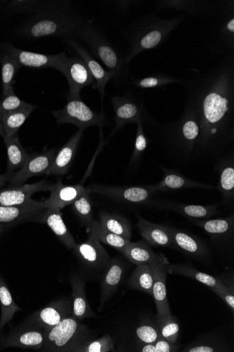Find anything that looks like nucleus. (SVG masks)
<instances>
[{"mask_svg":"<svg viewBox=\"0 0 234 352\" xmlns=\"http://www.w3.org/2000/svg\"><path fill=\"white\" fill-rule=\"evenodd\" d=\"M183 85L199 127L191 160L218 162L234 142V54L211 70L196 72Z\"/></svg>","mask_w":234,"mask_h":352,"instance_id":"nucleus-1","label":"nucleus"},{"mask_svg":"<svg viewBox=\"0 0 234 352\" xmlns=\"http://www.w3.org/2000/svg\"><path fill=\"white\" fill-rule=\"evenodd\" d=\"M85 21L72 10L69 2H42L20 30L22 36L36 40L60 37L71 40L78 36Z\"/></svg>","mask_w":234,"mask_h":352,"instance_id":"nucleus-2","label":"nucleus"},{"mask_svg":"<svg viewBox=\"0 0 234 352\" xmlns=\"http://www.w3.org/2000/svg\"><path fill=\"white\" fill-rule=\"evenodd\" d=\"M183 15L162 19L148 14L137 19L128 30L126 37L129 48L126 61H130L141 53L153 50L169 39L174 30L184 21Z\"/></svg>","mask_w":234,"mask_h":352,"instance_id":"nucleus-3","label":"nucleus"},{"mask_svg":"<svg viewBox=\"0 0 234 352\" xmlns=\"http://www.w3.org/2000/svg\"><path fill=\"white\" fill-rule=\"evenodd\" d=\"M158 143L172 156L186 162L191 160L198 138L199 127L194 109L186 104L176 120L159 126Z\"/></svg>","mask_w":234,"mask_h":352,"instance_id":"nucleus-4","label":"nucleus"},{"mask_svg":"<svg viewBox=\"0 0 234 352\" xmlns=\"http://www.w3.org/2000/svg\"><path fill=\"white\" fill-rule=\"evenodd\" d=\"M78 37L87 45L94 57L105 64L116 82L127 80L130 64L115 49L102 31L89 21L84 22Z\"/></svg>","mask_w":234,"mask_h":352,"instance_id":"nucleus-5","label":"nucleus"},{"mask_svg":"<svg viewBox=\"0 0 234 352\" xmlns=\"http://www.w3.org/2000/svg\"><path fill=\"white\" fill-rule=\"evenodd\" d=\"M80 322L71 316L52 329L45 331L41 351L80 352V349L94 337L91 331Z\"/></svg>","mask_w":234,"mask_h":352,"instance_id":"nucleus-6","label":"nucleus"},{"mask_svg":"<svg viewBox=\"0 0 234 352\" xmlns=\"http://www.w3.org/2000/svg\"><path fill=\"white\" fill-rule=\"evenodd\" d=\"M79 261L84 279L99 280L110 265L111 258L102 243L91 236L73 249Z\"/></svg>","mask_w":234,"mask_h":352,"instance_id":"nucleus-7","label":"nucleus"},{"mask_svg":"<svg viewBox=\"0 0 234 352\" xmlns=\"http://www.w3.org/2000/svg\"><path fill=\"white\" fill-rule=\"evenodd\" d=\"M68 100L62 109L52 111L58 124H73L79 131H84L89 126L102 127L107 124L108 119L104 112L93 111L81 99Z\"/></svg>","mask_w":234,"mask_h":352,"instance_id":"nucleus-8","label":"nucleus"},{"mask_svg":"<svg viewBox=\"0 0 234 352\" xmlns=\"http://www.w3.org/2000/svg\"><path fill=\"white\" fill-rule=\"evenodd\" d=\"M90 194L108 197L115 201L133 206L152 204L155 192L151 185L146 186H115L100 184L86 188Z\"/></svg>","mask_w":234,"mask_h":352,"instance_id":"nucleus-9","label":"nucleus"},{"mask_svg":"<svg viewBox=\"0 0 234 352\" xmlns=\"http://www.w3.org/2000/svg\"><path fill=\"white\" fill-rule=\"evenodd\" d=\"M68 80L69 84V99H81V91L95 81L86 64L82 58L69 57L66 55L57 68Z\"/></svg>","mask_w":234,"mask_h":352,"instance_id":"nucleus-10","label":"nucleus"},{"mask_svg":"<svg viewBox=\"0 0 234 352\" xmlns=\"http://www.w3.org/2000/svg\"><path fill=\"white\" fill-rule=\"evenodd\" d=\"M195 226L204 230L210 236L213 245L224 253L233 251L234 247V216L225 218L195 220Z\"/></svg>","mask_w":234,"mask_h":352,"instance_id":"nucleus-11","label":"nucleus"},{"mask_svg":"<svg viewBox=\"0 0 234 352\" xmlns=\"http://www.w3.org/2000/svg\"><path fill=\"white\" fill-rule=\"evenodd\" d=\"M73 300L70 298L54 301L27 318L24 322L45 331L58 325L65 318L72 316Z\"/></svg>","mask_w":234,"mask_h":352,"instance_id":"nucleus-12","label":"nucleus"},{"mask_svg":"<svg viewBox=\"0 0 234 352\" xmlns=\"http://www.w3.org/2000/svg\"><path fill=\"white\" fill-rule=\"evenodd\" d=\"M173 243V249L178 250L192 259L202 263H208L211 254L208 245L194 235L179 229L166 226Z\"/></svg>","mask_w":234,"mask_h":352,"instance_id":"nucleus-13","label":"nucleus"},{"mask_svg":"<svg viewBox=\"0 0 234 352\" xmlns=\"http://www.w3.org/2000/svg\"><path fill=\"white\" fill-rule=\"evenodd\" d=\"M111 104L116 124L112 135L121 131L127 124H137L142 121L143 104L139 103L132 94L128 93L124 96H116L112 98Z\"/></svg>","mask_w":234,"mask_h":352,"instance_id":"nucleus-14","label":"nucleus"},{"mask_svg":"<svg viewBox=\"0 0 234 352\" xmlns=\"http://www.w3.org/2000/svg\"><path fill=\"white\" fill-rule=\"evenodd\" d=\"M57 151V149L53 148L41 153L30 154L24 166L14 173L9 182L10 186H19L32 177L46 175L54 161Z\"/></svg>","mask_w":234,"mask_h":352,"instance_id":"nucleus-15","label":"nucleus"},{"mask_svg":"<svg viewBox=\"0 0 234 352\" xmlns=\"http://www.w3.org/2000/svg\"><path fill=\"white\" fill-rule=\"evenodd\" d=\"M47 208L43 201L16 206H0V223L13 226L24 222H38Z\"/></svg>","mask_w":234,"mask_h":352,"instance_id":"nucleus-16","label":"nucleus"},{"mask_svg":"<svg viewBox=\"0 0 234 352\" xmlns=\"http://www.w3.org/2000/svg\"><path fill=\"white\" fill-rule=\"evenodd\" d=\"M55 184L43 180L31 184L10 186L0 189V206H16L25 205L34 201L31 197L39 191L51 190Z\"/></svg>","mask_w":234,"mask_h":352,"instance_id":"nucleus-17","label":"nucleus"},{"mask_svg":"<svg viewBox=\"0 0 234 352\" xmlns=\"http://www.w3.org/2000/svg\"><path fill=\"white\" fill-rule=\"evenodd\" d=\"M45 336V329L23 322L6 337L5 346V348L41 350Z\"/></svg>","mask_w":234,"mask_h":352,"instance_id":"nucleus-18","label":"nucleus"},{"mask_svg":"<svg viewBox=\"0 0 234 352\" xmlns=\"http://www.w3.org/2000/svg\"><path fill=\"white\" fill-rule=\"evenodd\" d=\"M126 274V266L118 258H111L110 265L100 278V304L99 311H102L113 298L124 281Z\"/></svg>","mask_w":234,"mask_h":352,"instance_id":"nucleus-19","label":"nucleus"},{"mask_svg":"<svg viewBox=\"0 0 234 352\" xmlns=\"http://www.w3.org/2000/svg\"><path fill=\"white\" fill-rule=\"evenodd\" d=\"M68 42L69 46L80 56V58H82L86 64L88 69L94 78L95 82L93 89H95L98 91L103 105L106 94V87L107 84L113 79L112 74L100 65L91 54L75 39H71L68 41Z\"/></svg>","mask_w":234,"mask_h":352,"instance_id":"nucleus-20","label":"nucleus"},{"mask_svg":"<svg viewBox=\"0 0 234 352\" xmlns=\"http://www.w3.org/2000/svg\"><path fill=\"white\" fill-rule=\"evenodd\" d=\"M4 49L5 52L17 60L21 67L53 68L57 69L59 63L66 55L64 52L56 55L31 52L17 49L12 45H5Z\"/></svg>","mask_w":234,"mask_h":352,"instance_id":"nucleus-21","label":"nucleus"},{"mask_svg":"<svg viewBox=\"0 0 234 352\" xmlns=\"http://www.w3.org/2000/svg\"><path fill=\"white\" fill-rule=\"evenodd\" d=\"M169 265L168 261L163 257L161 260L151 264L154 272V283L152 289V298L154 300L158 316H169L172 314L167 297L166 276L167 265Z\"/></svg>","mask_w":234,"mask_h":352,"instance_id":"nucleus-22","label":"nucleus"},{"mask_svg":"<svg viewBox=\"0 0 234 352\" xmlns=\"http://www.w3.org/2000/svg\"><path fill=\"white\" fill-rule=\"evenodd\" d=\"M83 137L84 131H79L57 151L54 161L46 175L63 176L68 173Z\"/></svg>","mask_w":234,"mask_h":352,"instance_id":"nucleus-23","label":"nucleus"},{"mask_svg":"<svg viewBox=\"0 0 234 352\" xmlns=\"http://www.w3.org/2000/svg\"><path fill=\"white\" fill-rule=\"evenodd\" d=\"M86 187L82 184L64 185L60 181L55 184L51 189L49 198L43 201L45 207L61 210L71 206L86 191Z\"/></svg>","mask_w":234,"mask_h":352,"instance_id":"nucleus-24","label":"nucleus"},{"mask_svg":"<svg viewBox=\"0 0 234 352\" xmlns=\"http://www.w3.org/2000/svg\"><path fill=\"white\" fill-rule=\"evenodd\" d=\"M218 3L208 1H190V0H163L156 3V9L163 10L174 9L185 12L192 16L211 17L218 10Z\"/></svg>","mask_w":234,"mask_h":352,"instance_id":"nucleus-25","label":"nucleus"},{"mask_svg":"<svg viewBox=\"0 0 234 352\" xmlns=\"http://www.w3.org/2000/svg\"><path fill=\"white\" fill-rule=\"evenodd\" d=\"M219 171L218 190L225 205H233L234 203V155L233 150L223 155L217 162Z\"/></svg>","mask_w":234,"mask_h":352,"instance_id":"nucleus-26","label":"nucleus"},{"mask_svg":"<svg viewBox=\"0 0 234 352\" xmlns=\"http://www.w3.org/2000/svg\"><path fill=\"white\" fill-rule=\"evenodd\" d=\"M151 204L160 210L177 212L192 221L209 219L218 212V205H187L171 201H152Z\"/></svg>","mask_w":234,"mask_h":352,"instance_id":"nucleus-27","label":"nucleus"},{"mask_svg":"<svg viewBox=\"0 0 234 352\" xmlns=\"http://www.w3.org/2000/svg\"><path fill=\"white\" fill-rule=\"evenodd\" d=\"M160 168L163 172V179L159 183L151 185L155 193L158 191H171L191 188L200 189L214 188L211 185L189 179L176 170L161 166Z\"/></svg>","mask_w":234,"mask_h":352,"instance_id":"nucleus-28","label":"nucleus"},{"mask_svg":"<svg viewBox=\"0 0 234 352\" xmlns=\"http://www.w3.org/2000/svg\"><path fill=\"white\" fill-rule=\"evenodd\" d=\"M137 228L143 240L150 246L173 249L172 237L166 226L156 225L139 215Z\"/></svg>","mask_w":234,"mask_h":352,"instance_id":"nucleus-29","label":"nucleus"},{"mask_svg":"<svg viewBox=\"0 0 234 352\" xmlns=\"http://www.w3.org/2000/svg\"><path fill=\"white\" fill-rule=\"evenodd\" d=\"M85 279L78 274L71 278L73 290V313L72 316L79 321L85 318H95L96 314L88 302L86 296Z\"/></svg>","mask_w":234,"mask_h":352,"instance_id":"nucleus-30","label":"nucleus"},{"mask_svg":"<svg viewBox=\"0 0 234 352\" xmlns=\"http://www.w3.org/2000/svg\"><path fill=\"white\" fill-rule=\"evenodd\" d=\"M40 223L47 225L67 248L73 250L77 245L74 237L65 226L60 210L47 209L42 215Z\"/></svg>","mask_w":234,"mask_h":352,"instance_id":"nucleus-31","label":"nucleus"},{"mask_svg":"<svg viewBox=\"0 0 234 352\" xmlns=\"http://www.w3.org/2000/svg\"><path fill=\"white\" fill-rule=\"evenodd\" d=\"M167 273L170 274L182 275L191 278L202 283L212 289H224L231 287L229 283L221 278L211 276L202 272H199L188 265H168L166 267Z\"/></svg>","mask_w":234,"mask_h":352,"instance_id":"nucleus-32","label":"nucleus"},{"mask_svg":"<svg viewBox=\"0 0 234 352\" xmlns=\"http://www.w3.org/2000/svg\"><path fill=\"white\" fill-rule=\"evenodd\" d=\"M127 260L137 266L151 265L164 257L155 253L144 240L132 243L121 252Z\"/></svg>","mask_w":234,"mask_h":352,"instance_id":"nucleus-33","label":"nucleus"},{"mask_svg":"<svg viewBox=\"0 0 234 352\" xmlns=\"http://www.w3.org/2000/svg\"><path fill=\"white\" fill-rule=\"evenodd\" d=\"M8 151V162L6 173H14L22 168L27 161L29 155L22 146L18 133L3 138Z\"/></svg>","mask_w":234,"mask_h":352,"instance_id":"nucleus-34","label":"nucleus"},{"mask_svg":"<svg viewBox=\"0 0 234 352\" xmlns=\"http://www.w3.org/2000/svg\"><path fill=\"white\" fill-rule=\"evenodd\" d=\"M154 272L150 265H141L132 272L128 280L130 289L145 293L152 296Z\"/></svg>","mask_w":234,"mask_h":352,"instance_id":"nucleus-35","label":"nucleus"},{"mask_svg":"<svg viewBox=\"0 0 234 352\" xmlns=\"http://www.w3.org/2000/svg\"><path fill=\"white\" fill-rule=\"evenodd\" d=\"M89 235L100 243L106 244L122 252L130 243L126 240L106 230L99 221L94 220L86 228Z\"/></svg>","mask_w":234,"mask_h":352,"instance_id":"nucleus-36","label":"nucleus"},{"mask_svg":"<svg viewBox=\"0 0 234 352\" xmlns=\"http://www.w3.org/2000/svg\"><path fill=\"white\" fill-rule=\"evenodd\" d=\"M100 223L108 231L130 241L132 227L128 219L120 214L102 212L99 214Z\"/></svg>","mask_w":234,"mask_h":352,"instance_id":"nucleus-37","label":"nucleus"},{"mask_svg":"<svg viewBox=\"0 0 234 352\" xmlns=\"http://www.w3.org/2000/svg\"><path fill=\"white\" fill-rule=\"evenodd\" d=\"M0 307H1V316H0V331L12 322L14 314L22 309L14 302L6 282L0 276Z\"/></svg>","mask_w":234,"mask_h":352,"instance_id":"nucleus-38","label":"nucleus"},{"mask_svg":"<svg viewBox=\"0 0 234 352\" xmlns=\"http://www.w3.org/2000/svg\"><path fill=\"white\" fill-rule=\"evenodd\" d=\"M36 109V106L30 104L20 110L3 114L2 116V124L4 131L3 138H10L17 134L20 127Z\"/></svg>","mask_w":234,"mask_h":352,"instance_id":"nucleus-39","label":"nucleus"},{"mask_svg":"<svg viewBox=\"0 0 234 352\" xmlns=\"http://www.w3.org/2000/svg\"><path fill=\"white\" fill-rule=\"evenodd\" d=\"M2 65V85L3 96L14 94L13 89L14 78L21 66L17 60L5 52L0 57Z\"/></svg>","mask_w":234,"mask_h":352,"instance_id":"nucleus-40","label":"nucleus"},{"mask_svg":"<svg viewBox=\"0 0 234 352\" xmlns=\"http://www.w3.org/2000/svg\"><path fill=\"white\" fill-rule=\"evenodd\" d=\"M156 322L161 338L176 343L180 332L178 318L172 314L164 316H156Z\"/></svg>","mask_w":234,"mask_h":352,"instance_id":"nucleus-41","label":"nucleus"},{"mask_svg":"<svg viewBox=\"0 0 234 352\" xmlns=\"http://www.w3.org/2000/svg\"><path fill=\"white\" fill-rule=\"evenodd\" d=\"M224 340L216 336H207L189 344L183 351L185 352H217L229 351L231 349Z\"/></svg>","mask_w":234,"mask_h":352,"instance_id":"nucleus-42","label":"nucleus"},{"mask_svg":"<svg viewBox=\"0 0 234 352\" xmlns=\"http://www.w3.org/2000/svg\"><path fill=\"white\" fill-rule=\"evenodd\" d=\"M183 82L184 80L177 79L169 75H167L163 73H158L146 78L132 79L130 80V85L132 86L141 89L163 87L171 84H183Z\"/></svg>","mask_w":234,"mask_h":352,"instance_id":"nucleus-43","label":"nucleus"},{"mask_svg":"<svg viewBox=\"0 0 234 352\" xmlns=\"http://www.w3.org/2000/svg\"><path fill=\"white\" fill-rule=\"evenodd\" d=\"M89 192L86 190L85 193L71 205L73 212L86 228L94 221L92 209L93 204Z\"/></svg>","mask_w":234,"mask_h":352,"instance_id":"nucleus-44","label":"nucleus"},{"mask_svg":"<svg viewBox=\"0 0 234 352\" xmlns=\"http://www.w3.org/2000/svg\"><path fill=\"white\" fill-rule=\"evenodd\" d=\"M219 36L229 54H234V8L231 11L229 9L223 18L219 28Z\"/></svg>","mask_w":234,"mask_h":352,"instance_id":"nucleus-45","label":"nucleus"},{"mask_svg":"<svg viewBox=\"0 0 234 352\" xmlns=\"http://www.w3.org/2000/svg\"><path fill=\"white\" fill-rule=\"evenodd\" d=\"M149 141L144 133L143 121L137 123V132L134 148L130 157V166L137 168L141 163L143 155L146 151Z\"/></svg>","mask_w":234,"mask_h":352,"instance_id":"nucleus-46","label":"nucleus"},{"mask_svg":"<svg viewBox=\"0 0 234 352\" xmlns=\"http://www.w3.org/2000/svg\"><path fill=\"white\" fill-rule=\"evenodd\" d=\"M115 341L112 336L106 334L98 339H93L85 344L80 352H109L115 350Z\"/></svg>","mask_w":234,"mask_h":352,"instance_id":"nucleus-47","label":"nucleus"},{"mask_svg":"<svg viewBox=\"0 0 234 352\" xmlns=\"http://www.w3.org/2000/svg\"><path fill=\"white\" fill-rule=\"evenodd\" d=\"M135 336L141 343L149 344L161 338L157 322H144L136 329Z\"/></svg>","mask_w":234,"mask_h":352,"instance_id":"nucleus-48","label":"nucleus"},{"mask_svg":"<svg viewBox=\"0 0 234 352\" xmlns=\"http://www.w3.org/2000/svg\"><path fill=\"white\" fill-rule=\"evenodd\" d=\"M180 350V346L164 339L159 338L149 344L141 343L136 351L141 352H176Z\"/></svg>","mask_w":234,"mask_h":352,"instance_id":"nucleus-49","label":"nucleus"},{"mask_svg":"<svg viewBox=\"0 0 234 352\" xmlns=\"http://www.w3.org/2000/svg\"><path fill=\"white\" fill-rule=\"evenodd\" d=\"M29 105L30 104L21 100L15 94L3 96V98L0 99V115L18 111Z\"/></svg>","mask_w":234,"mask_h":352,"instance_id":"nucleus-50","label":"nucleus"},{"mask_svg":"<svg viewBox=\"0 0 234 352\" xmlns=\"http://www.w3.org/2000/svg\"><path fill=\"white\" fill-rule=\"evenodd\" d=\"M231 309L232 313H234V291L233 286L226 287L224 289H212Z\"/></svg>","mask_w":234,"mask_h":352,"instance_id":"nucleus-51","label":"nucleus"},{"mask_svg":"<svg viewBox=\"0 0 234 352\" xmlns=\"http://www.w3.org/2000/svg\"><path fill=\"white\" fill-rule=\"evenodd\" d=\"M134 1H118L116 3L118 8L122 11H128L133 5H135Z\"/></svg>","mask_w":234,"mask_h":352,"instance_id":"nucleus-52","label":"nucleus"},{"mask_svg":"<svg viewBox=\"0 0 234 352\" xmlns=\"http://www.w3.org/2000/svg\"><path fill=\"white\" fill-rule=\"evenodd\" d=\"M14 173H5L4 175H0V189L3 188V187L5 186L6 183L11 180Z\"/></svg>","mask_w":234,"mask_h":352,"instance_id":"nucleus-53","label":"nucleus"},{"mask_svg":"<svg viewBox=\"0 0 234 352\" xmlns=\"http://www.w3.org/2000/svg\"><path fill=\"white\" fill-rule=\"evenodd\" d=\"M5 338L3 335H0V350H3L5 349Z\"/></svg>","mask_w":234,"mask_h":352,"instance_id":"nucleus-54","label":"nucleus"},{"mask_svg":"<svg viewBox=\"0 0 234 352\" xmlns=\"http://www.w3.org/2000/svg\"><path fill=\"white\" fill-rule=\"evenodd\" d=\"M0 135H1L3 138H4V131L3 128V124H2V116L0 115Z\"/></svg>","mask_w":234,"mask_h":352,"instance_id":"nucleus-55","label":"nucleus"},{"mask_svg":"<svg viewBox=\"0 0 234 352\" xmlns=\"http://www.w3.org/2000/svg\"><path fill=\"white\" fill-rule=\"evenodd\" d=\"M10 226L3 225V223H0V235L3 234V232L7 230V228H9Z\"/></svg>","mask_w":234,"mask_h":352,"instance_id":"nucleus-56","label":"nucleus"}]
</instances>
